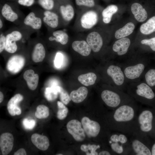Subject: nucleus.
Returning <instances> with one entry per match:
<instances>
[{
  "mask_svg": "<svg viewBox=\"0 0 155 155\" xmlns=\"http://www.w3.org/2000/svg\"><path fill=\"white\" fill-rule=\"evenodd\" d=\"M23 99V96L18 94L15 95L9 100L7 104V109L9 113L11 116L19 115L21 114V109L18 105V104Z\"/></svg>",
  "mask_w": 155,
  "mask_h": 155,
  "instance_id": "obj_23",
  "label": "nucleus"
},
{
  "mask_svg": "<svg viewBox=\"0 0 155 155\" xmlns=\"http://www.w3.org/2000/svg\"><path fill=\"white\" fill-rule=\"evenodd\" d=\"M59 93L61 102L65 105L67 104L70 101L71 99L67 92L59 86Z\"/></svg>",
  "mask_w": 155,
  "mask_h": 155,
  "instance_id": "obj_39",
  "label": "nucleus"
},
{
  "mask_svg": "<svg viewBox=\"0 0 155 155\" xmlns=\"http://www.w3.org/2000/svg\"><path fill=\"white\" fill-rule=\"evenodd\" d=\"M120 63L128 84L141 79L147 64L144 53L133 50Z\"/></svg>",
  "mask_w": 155,
  "mask_h": 155,
  "instance_id": "obj_2",
  "label": "nucleus"
},
{
  "mask_svg": "<svg viewBox=\"0 0 155 155\" xmlns=\"http://www.w3.org/2000/svg\"><path fill=\"white\" fill-rule=\"evenodd\" d=\"M21 33L18 30L12 31L6 36V44L5 50L11 53L15 52L17 49L16 42L20 40L22 38Z\"/></svg>",
  "mask_w": 155,
  "mask_h": 155,
  "instance_id": "obj_18",
  "label": "nucleus"
},
{
  "mask_svg": "<svg viewBox=\"0 0 155 155\" xmlns=\"http://www.w3.org/2000/svg\"><path fill=\"white\" fill-rule=\"evenodd\" d=\"M100 97L106 106L114 110L134 100L127 93L115 87L102 90Z\"/></svg>",
  "mask_w": 155,
  "mask_h": 155,
  "instance_id": "obj_7",
  "label": "nucleus"
},
{
  "mask_svg": "<svg viewBox=\"0 0 155 155\" xmlns=\"http://www.w3.org/2000/svg\"><path fill=\"white\" fill-rule=\"evenodd\" d=\"M112 26L98 25L88 32L86 40L93 52H100L105 44L112 39Z\"/></svg>",
  "mask_w": 155,
  "mask_h": 155,
  "instance_id": "obj_4",
  "label": "nucleus"
},
{
  "mask_svg": "<svg viewBox=\"0 0 155 155\" xmlns=\"http://www.w3.org/2000/svg\"><path fill=\"white\" fill-rule=\"evenodd\" d=\"M106 73L114 87L124 92L126 91L128 83L119 62L109 65Z\"/></svg>",
  "mask_w": 155,
  "mask_h": 155,
  "instance_id": "obj_12",
  "label": "nucleus"
},
{
  "mask_svg": "<svg viewBox=\"0 0 155 155\" xmlns=\"http://www.w3.org/2000/svg\"><path fill=\"white\" fill-rule=\"evenodd\" d=\"M49 40L52 42L55 41L62 45L67 44L69 40V37L67 33L62 30H55L51 33Z\"/></svg>",
  "mask_w": 155,
  "mask_h": 155,
  "instance_id": "obj_25",
  "label": "nucleus"
},
{
  "mask_svg": "<svg viewBox=\"0 0 155 155\" xmlns=\"http://www.w3.org/2000/svg\"><path fill=\"white\" fill-rule=\"evenodd\" d=\"M102 9L94 8L82 10L77 13L73 25L76 32H88L98 25Z\"/></svg>",
  "mask_w": 155,
  "mask_h": 155,
  "instance_id": "obj_5",
  "label": "nucleus"
},
{
  "mask_svg": "<svg viewBox=\"0 0 155 155\" xmlns=\"http://www.w3.org/2000/svg\"><path fill=\"white\" fill-rule=\"evenodd\" d=\"M76 5L79 7H84L88 9L94 8L96 5L95 0H75Z\"/></svg>",
  "mask_w": 155,
  "mask_h": 155,
  "instance_id": "obj_38",
  "label": "nucleus"
},
{
  "mask_svg": "<svg viewBox=\"0 0 155 155\" xmlns=\"http://www.w3.org/2000/svg\"><path fill=\"white\" fill-rule=\"evenodd\" d=\"M108 143L111 151L114 154L130 155L131 148L128 135L116 131L109 136Z\"/></svg>",
  "mask_w": 155,
  "mask_h": 155,
  "instance_id": "obj_9",
  "label": "nucleus"
},
{
  "mask_svg": "<svg viewBox=\"0 0 155 155\" xmlns=\"http://www.w3.org/2000/svg\"><path fill=\"white\" fill-rule=\"evenodd\" d=\"M129 137L131 148L130 155H152L151 138L137 131H135Z\"/></svg>",
  "mask_w": 155,
  "mask_h": 155,
  "instance_id": "obj_8",
  "label": "nucleus"
},
{
  "mask_svg": "<svg viewBox=\"0 0 155 155\" xmlns=\"http://www.w3.org/2000/svg\"><path fill=\"white\" fill-rule=\"evenodd\" d=\"M151 148L152 155H155V138L152 139Z\"/></svg>",
  "mask_w": 155,
  "mask_h": 155,
  "instance_id": "obj_46",
  "label": "nucleus"
},
{
  "mask_svg": "<svg viewBox=\"0 0 155 155\" xmlns=\"http://www.w3.org/2000/svg\"><path fill=\"white\" fill-rule=\"evenodd\" d=\"M31 140L34 145L39 149L45 151L47 150L49 146V142L46 136L35 133L31 137Z\"/></svg>",
  "mask_w": 155,
  "mask_h": 155,
  "instance_id": "obj_24",
  "label": "nucleus"
},
{
  "mask_svg": "<svg viewBox=\"0 0 155 155\" xmlns=\"http://www.w3.org/2000/svg\"><path fill=\"white\" fill-rule=\"evenodd\" d=\"M23 78L30 89L34 90L36 89L38 84L39 76L37 74L35 73L34 70H26L24 73Z\"/></svg>",
  "mask_w": 155,
  "mask_h": 155,
  "instance_id": "obj_26",
  "label": "nucleus"
},
{
  "mask_svg": "<svg viewBox=\"0 0 155 155\" xmlns=\"http://www.w3.org/2000/svg\"><path fill=\"white\" fill-rule=\"evenodd\" d=\"M134 40L130 36L114 40L111 49L114 57L119 60L126 59L133 51Z\"/></svg>",
  "mask_w": 155,
  "mask_h": 155,
  "instance_id": "obj_11",
  "label": "nucleus"
},
{
  "mask_svg": "<svg viewBox=\"0 0 155 155\" xmlns=\"http://www.w3.org/2000/svg\"><path fill=\"white\" fill-rule=\"evenodd\" d=\"M6 44V36L1 34L0 37V53H2L5 49Z\"/></svg>",
  "mask_w": 155,
  "mask_h": 155,
  "instance_id": "obj_43",
  "label": "nucleus"
},
{
  "mask_svg": "<svg viewBox=\"0 0 155 155\" xmlns=\"http://www.w3.org/2000/svg\"><path fill=\"white\" fill-rule=\"evenodd\" d=\"M46 54L44 47L42 44L39 43L35 46L32 54V59L35 63L41 62L44 59Z\"/></svg>",
  "mask_w": 155,
  "mask_h": 155,
  "instance_id": "obj_30",
  "label": "nucleus"
},
{
  "mask_svg": "<svg viewBox=\"0 0 155 155\" xmlns=\"http://www.w3.org/2000/svg\"><path fill=\"white\" fill-rule=\"evenodd\" d=\"M125 8L124 6L120 5L113 4L108 5L101 11L98 25L111 26V24L114 25L118 22V19Z\"/></svg>",
  "mask_w": 155,
  "mask_h": 155,
  "instance_id": "obj_10",
  "label": "nucleus"
},
{
  "mask_svg": "<svg viewBox=\"0 0 155 155\" xmlns=\"http://www.w3.org/2000/svg\"><path fill=\"white\" fill-rule=\"evenodd\" d=\"M34 0H18V2L20 4L26 6H31L34 3Z\"/></svg>",
  "mask_w": 155,
  "mask_h": 155,
  "instance_id": "obj_44",
  "label": "nucleus"
},
{
  "mask_svg": "<svg viewBox=\"0 0 155 155\" xmlns=\"http://www.w3.org/2000/svg\"><path fill=\"white\" fill-rule=\"evenodd\" d=\"M59 90V86L55 85L46 88L44 91L45 96L48 101H53L57 98Z\"/></svg>",
  "mask_w": 155,
  "mask_h": 155,
  "instance_id": "obj_34",
  "label": "nucleus"
},
{
  "mask_svg": "<svg viewBox=\"0 0 155 155\" xmlns=\"http://www.w3.org/2000/svg\"><path fill=\"white\" fill-rule=\"evenodd\" d=\"M49 114V108L45 105L41 104L37 107L35 113L36 118L39 119L45 118L48 117Z\"/></svg>",
  "mask_w": 155,
  "mask_h": 155,
  "instance_id": "obj_35",
  "label": "nucleus"
},
{
  "mask_svg": "<svg viewBox=\"0 0 155 155\" xmlns=\"http://www.w3.org/2000/svg\"><path fill=\"white\" fill-rule=\"evenodd\" d=\"M73 49L80 55L88 56L91 53L92 49L86 40H77L72 43Z\"/></svg>",
  "mask_w": 155,
  "mask_h": 155,
  "instance_id": "obj_22",
  "label": "nucleus"
},
{
  "mask_svg": "<svg viewBox=\"0 0 155 155\" xmlns=\"http://www.w3.org/2000/svg\"><path fill=\"white\" fill-rule=\"evenodd\" d=\"M143 0H132L129 8L133 18L137 22H145L148 17V13Z\"/></svg>",
  "mask_w": 155,
  "mask_h": 155,
  "instance_id": "obj_14",
  "label": "nucleus"
},
{
  "mask_svg": "<svg viewBox=\"0 0 155 155\" xmlns=\"http://www.w3.org/2000/svg\"><path fill=\"white\" fill-rule=\"evenodd\" d=\"M126 91L135 101L155 108V93L142 79L128 83Z\"/></svg>",
  "mask_w": 155,
  "mask_h": 155,
  "instance_id": "obj_3",
  "label": "nucleus"
},
{
  "mask_svg": "<svg viewBox=\"0 0 155 155\" xmlns=\"http://www.w3.org/2000/svg\"><path fill=\"white\" fill-rule=\"evenodd\" d=\"M14 138L9 133L2 134L0 137V147L3 155L8 154L11 151L13 145Z\"/></svg>",
  "mask_w": 155,
  "mask_h": 155,
  "instance_id": "obj_20",
  "label": "nucleus"
},
{
  "mask_svg": "<svg viewBox=\"0 0 155 155\" xmlns=\"http://www.w3.org/2000/svg\"><path fill=\"white\" fill-rule=\"evenodd\" d=\"M24 23L34 30H38L42 27V22L40 18L37 17L34 12H31L25 18Z\"/></svg>",
  "mask_w": 155,
  "mask_h": 155,
  "instance_id": "obj_27",
  "label": "nucleus"
},
{
  "mask_svg": "<svg viewBox=\"0 0 155 155\" xmlns=\"http://www.w3.org/2000/svg\"><path fill=\"white\" fill-rule=\"evenodd\" d=\"M88 93L87 88L81 86L77 90L72 91L70 94L71 100L74 102L79 103L83 101L86 98Z\"/></svg>",
  "mask_w": 155,
  "mask_h": 155,
  "instance_id": "obj_29",
  "label": "nucleus"
},
{
  "mask_svg": "<svg viewBox=\"0 0 155 155\" xmlns=\"http://www.w3.org/2000/svg\"><path fill=\"white\" fill-rule=\"evenodd\" d=\"M57 155H62L63 154H57Z\"/></svg>",
  "mask_w": 155,
  "mask_h": 155,
  "instance_id": "obj_49",
  "label": "nucleus"
},
{
  "mask_svg": "<svg viewBox=\"0 0 155 155\" xmlns=\"http://www.w3.org/2000/svg\"><path fill=\"white\" fill-rule=\"evenodd\" d=\"M38 2L40 6L46 10L51 11L54 7V0H38Z\"/></svg>",
  "mask_w": 155,
  "mask_h": 155,
  "instance_id": "obj_40",
  "label": "nucleus"
},
{
  "mask_svg": "<svg viewBox=\"0 0 155 155\" xmlns=\"http://www.w3.org/2000/svg\"><path fill=\"white\" fill-rule=\"evenodd\" d=\"M135 131L144 133L152 139L155 138V108L139 107Z\"/></svg>",
  "mask_w": 155,
  "mask_h": 155,
  "instance_id": "obj_6",
  "label": "nucleus"
},
{
  "mask_svg": "<svg viewBox=\"0 0 155 155\" xmlns=\"http://www.w3.org/2000/svg\"><path fill=\"white\" fill-rule=\"evenodd\" d=\"M43 15V21L50 28L55 29L59 26L61 20L57 12L46 10Z\"/></svg>",
  "mask_w": 155,
  "mask_h": 155,
  "instance_id": "obj_21",
  "label": "nucleus"
},
{
  "mask_svg": "<svg viewBox=\"0 0 155 155\" xmlns=\"http://www.w3.org/2000/svg\"><path fill=\"white\" fill-rule=\"evenodd\" d=\"M81 123L85 133L88 137H96L100 133L101 126L98 122L90 120L84 117L81 120Z\"/></svg>",
  "mask_w": 155,
  "mask_h": 155,
  "instance_id": "obj_15",
  "label": "nucleus"
},
{
  "mask_svg": "<svg viewBox=\"0 0 155 155\" xmlns=\"http://www.w3.org/2000/svg\"><path fill=\"white\" fill-rule=\"evenodd\" d=\"M3 95L1 91L0 92V103H1L3 101Z\"/></svg>",
  "mask_w": 155,
  "mask_h": 155,
  "instance_id": "obj_47",
  "label": "nucleus"
},
{
  "mask_svg": "<svg viewBox=\"0 0 155 155\" xmlns=\"http://www.w3.org/2000/svg\"><path fill=\"white\" fill-rule=\"evenodd\" d=\"M14 155H26V153L25 150L23 148H21L15 152Z\"/></svg>",
  "mask_w": 155,
  "mask_h": 155,
  "instance_id": "obj_45",
  "label": "nucleus"
},
{
  "mask_svg": "<svg viewBox=\"0 0 155 155\" xmlns=\"http://www.w3.org/2000/svg\"><path fill=\"white\" fill-rule=\"evenodd\" d=\"M25 63V59L22 56L14 55L8 60L7 63V69L9 71L12 73H17L22 69Z\"/></svg>",
  "mask_w": 155,
  "mask_h": 155,
  "instance_id": "obj_19",
  "label": "nucleus"
},
{
  "mask_svg": "<svg viewBox=\"0 0 155 155\" xmlns=\"http://www.w3.org/2000/svg\"><path fill=\"white\" fill-rule=\"evenodd\" d=\"M3 23L1 19H0V28L1 29L3 27Z\"/></svg>",
  "mask_w": 155,
  "mask_h": 155,
  "instance_id": "obj_48",
  "label": "nucleus"
},
{
  "mask_svg": "<svg viewBox=\"0 0 155 155\" xmlns=\"http://www.w3.org/2000/svg\"><path fill=\"white\" fill-rule=\"evenodd\" d=\"M96 79V75L92 72L82 74L78 77L79 81L86 86H88L94 84Z\"/></svg>",
  "mask_w": 155,
  "mask_h": 155,
  "instance_id": "obj_32",
  "label": "nucleus"
},
{
  "mask_svg": "<svg viewBox=\"0 0 155 155\" xmlns=\"http://www.w3.org/2000/svg\"><path fill=\"white\" fill-rule=\"evenodd\" d=\"M140 34L147 35L155 32V16L142 24L139 28Z\"/></svg>",
  "mask_w": 155,
  "mask_h": 155,
  "instance_id": "obj_28",
  "label": "nucleus"
},
{
  "mask_svg": "<svg viewBox=\"0 0 155 155\" xmlns=\"http://www.w3.org/2000/svg\"><path fill=\"white\" fill-rule=\"evenodd\" d=\"M146 47H149L152 51H155V37L147 38L141 35L137 36L133 43V50L144 53Z\"/></svg>",
  "mask_w": 155,
  "mask_h": 155,
  "instance_id": "obj_17",
  "label": "nucleus"
},
{
  "mask_svg": "<svg viewBox=\"0 0 155 155\" xmlns=\"http://www.w3.org/2000/svg\"><path fill=\"white\" fill-rule=\"evenodd\" d=\"M57 103L58 109L57 113V117L59 120H63L67 115L68 109L61 102L58 101Z\"/></svg>",
  "mask_w": 155,
  "mask_h": 155,
  "instance_id": "obj_37",
  "label": "nucleus"
},
{
  "mask_svg": "<svg viewBox=\"0 0 155 155\" xmlns=\"http://www.w3.org/2000/svg\"><path fill=\"white\" fill-rule=\"evenodd\" d=\"M82 125L81 123L79 121L73 119L68 122L66 125L68 132L78 142L83 141L86 137L85 132Z\"/></svg>",
  "mask_w": 155,
  "mask_h": 155,
  "instance_id": "obj_16",
  "label": "nucleus"
},
{
  "mask_svg": "<svg viewBox=\"0 0 155 155\" xmlns=\"http://www.w3.org/2000/svg\"><path fill=\"white\" fill-rule=\"evenodd\" d=\"M139 108L133 100L114 110L111 115L112 128L116 131L130 135L135 129Z\"/></svg>",
  "mask_w": 155,
  "mask_h": 155,
  "instance_id": "obj_1",
  "label": "nucleus"
},
{
  "mask_svg": "<svg viewBox=\"0 0 155 155\" xmlns=\"http://www.w3.org/2000/svg\"><path fill=\"white\" fill-rule=\"evenodd\" d=\"M1 14L6 20L11 22L15 21L18 18V14L13 10L10 5L7 4H5L3 6Z\"/></svg>",
  "mask_w": 155,
  "mask_h": 155,
  "instance_id": "obj_31",
  "label": "nucleus"
},
{
  "mask_svg": "<svg viewBox=\"0 0 155 155\" xmlns=\"http://www.w3.org/2000/svg\"><path fill=\"white\" fill-rule=\"evenodd\" d=\"M152 88L155 87V69H151L144 72L141 79Z\"/></svg>",
  "mask_w": 155,
  "mask_h": 155,
  "instance_id": "obj_33",
  "label": "nucleus"
},
{
  "mask_svg": "<svg viewBox=\"0 0 155 155\" xmlns=\"http://www.w3.org/2000/svg\"><path fill=\"white\" fill-rule=\"evenodd\" d=\"M22 124L26 129L31 130L35 126L36 122L33 119H28L27 118H25L23 121Z\"/></svg>",
  "mask_w": 155,
  "mask_h": 155,
  "instance_id": "obj_41",
  "label": "nucleus"
},
{
  "mask_svg": "<svg viewBox=\"0 0 155 155\" xmlns=\"http://www.w3.org/2000/svg\"><path fill=\"white\" fill-rule=\"evenodd\" d=\"M100 148V145L95 144H88V145L83 144L80 147L81 150L86 152L87 155H98V153L96 152V150Z\"/></svg>",
  "mask_w": 155,
  "mask_h": 155,
  "instance_id": "obj_36",
  "label": "nucleus"
},
{
  "mask_svg": "<svg viewBox=\"0 0 155 155\" xmlns=\"http://www.w3.org/2000/svg\"><path fill=\"white\" fill-rule=\"evenodd\" d=\"M64 57L61 52H57L55 55L54 61V65L57 68H59L61 66L63 61Z\"/></svg>",
  "mask_w": 155,
  "mask_h": 155,
  "instance_id": "obj_42",
  "label": "nucleus"
},
{
  "mask_svg": "<svg viewBox=\"0 0 155 155\" xmlns=\"http://www.w3.org/2000/svg\"><path fill=\"white\" fill-rule=\"evenodd\" d=\"M136 22L131 18L121 23L117 22L112 25V39L115 40L131 36L135 28Z\"/></svg>",
  "mask_w": 155,
  "mask_h": 155,
  "instance_id": "obj_13",
  "label": "nucleus"
}]
</instances>
